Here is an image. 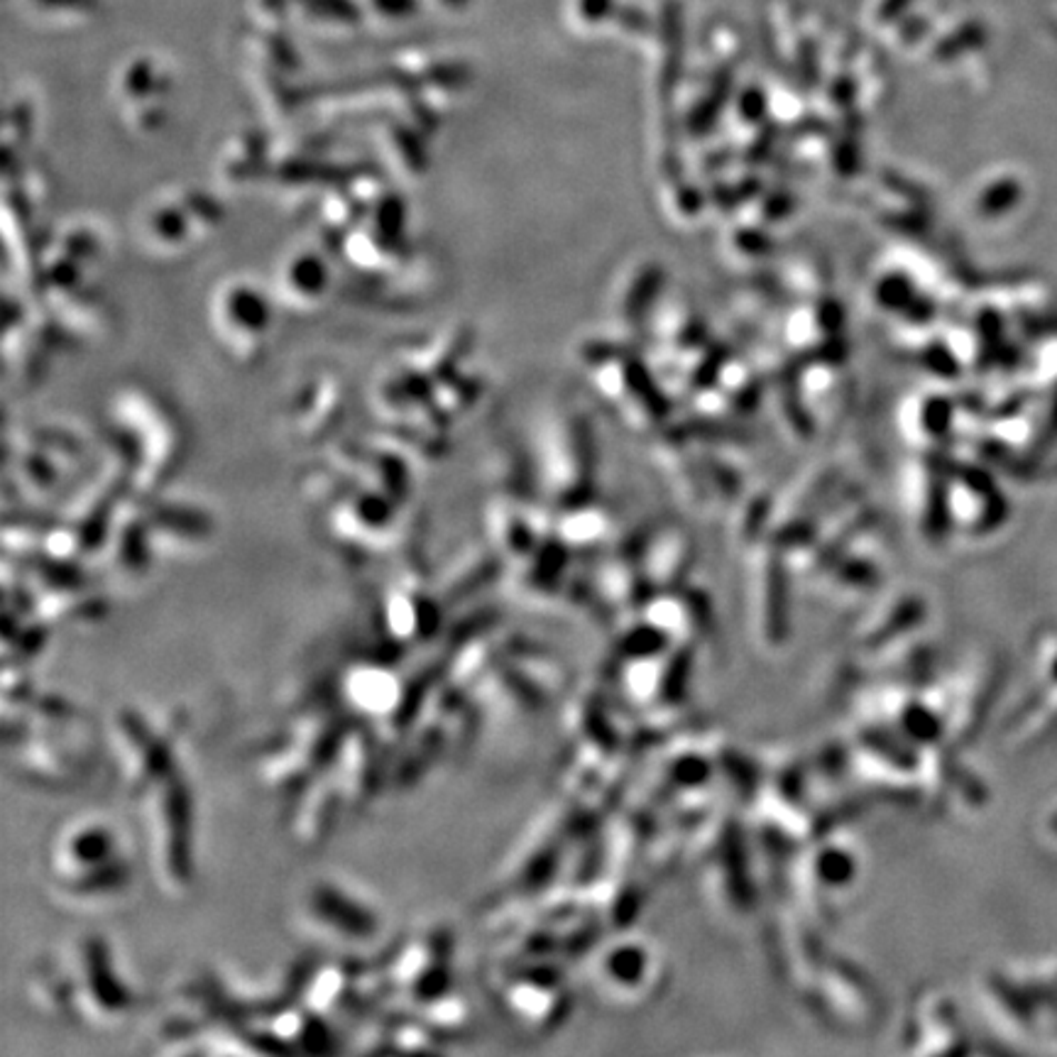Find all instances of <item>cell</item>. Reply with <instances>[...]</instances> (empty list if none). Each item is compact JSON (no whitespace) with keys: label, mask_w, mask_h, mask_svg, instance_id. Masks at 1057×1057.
<instances>
[{"label":"cell","mask_w":1057,"mask_h":1057,"mask_svg":"<svg viewBox=\"0 0 1057 1057\" xmlns=\"http://www.w3.org/2000/svg\"><path fill=\"white\" fill-rule=\"evenodd\" d=\"M50 864L59 892L77 900L99 904L118 896L130 882L115 825L103 818L67 825L54 839Z\"/></svg>","instance_id":"cell-1"},{"label":"cell","mask_w":1057,"mask_h":1057,"mask_svg":"<svg viewBox=\"0 0 1057 1057\" xmlns=\"http://www.w3.org/2000/svg\"><path fill=\"white\" fill-rule=\"evenodd\" d=\"M148 803V837L154 872L170 894L191 884V791L182 772L170 774L142 793Z\"/></svg>","instance_id":"cell-2"},{"label":"cell","mask_w":1057,"mask_h":1057,"mask_svg":"<svg viewBox=\"0 0 1057 1057\" xmlns=\"http://www.w3.org/2000/svg\"><path fill=\"white\" fill-rule=\"evenodd\" d=\"M69 982L71 1006H79V1014L93 1024L118 1020L130 1011L132 994L115 975L101 938H87L79 945L77 969Z\"/></svg>","instance_id":"cell-3"},{"label":"cell","mask_w":1057,"mask_h":1057,"mask_svg":"<svg viewBox=\"0 0 1057 1057\" xmlns=\"http://www.w3.org/2000/svg\"><path fill=\"white\" fill-rule=\"evenodd\" d=\"M341 695L353 713L375 719H394L404 707V683L392 668L355 664L341 681Z\"/></svg>","instance_id":"cell-4"},{"label":"cell","mask_w":1057,"mask_h":1057,"mask_svg":"<svg viewBox=\"0 0 1057 1057\" xmlns=\"http://www.w3.org/2000/svg\"><path fill=\"white\" fill-rule=\"evenodd\" d=\"M306 913L321 930L339 935L348 943H353V938H370L378 930L375 910L335 884H316L311 888Z\"/></svg>","instance_id":"cell-5"},{"label":"cell","mask_w":1057,"mask_h":1057,"mask_svg":"<svg viewBox=\"0 0 1057 1057\" xmlns=\"http://www.w3.org/2000/svg\"><path fill=\"white\" fill-rule=\"evenodd\" d=\"M384 624H387L394 640L414 642L419 636L434 632V603L414 591L394 593L384 603Z\"/></svg>","instance_id":"cell-6"}]
</instances>
